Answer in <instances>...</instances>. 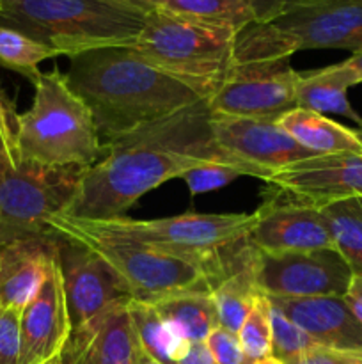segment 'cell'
Returning <instances> with one entry per match:
<instances>
[{
    "label": "cell",
    "instance_id": "1",
    "mask_svg": "<svg viewBox=\"0 0 362 364\" xmlns=\"http://www.w3.org/2000/svg\"><path fill=\"white\" fill-rule=\"evenodd\" d=\"M208 162L243 167L265 181L258 167L219 148L212 132V110L202 100L167 119L103 142V156L82 173L75 199L64 215L84 220L124 217L144 194Z\"/></svg>",
    "mask_w": 362,
    "mask_h": 364
},
{
    "label": "cell",
    "instance_id": "2",
    "mask_svg": "<svg viewBox=\"0 0 362 364\" xmlns=\"http://www.w3.org/2000/svg\"><path fill=\"white\" fill-rule=\"evenodd\" d=\"M66 80L89 107L105 142L167 119L202 102L135 46H105L70 57Z\"/></svg>",
    "mask_w": 362,
    "mask_h": 364
},
{
    "label": "cell",
    "instance_id": "3",
    "mask_svg": "<svg viewBox=\"0 0 362 364\" xmlns=\"http://www.w3.org/2000/svg\"><path fill=\"white\" fill-rule=\"evenodd\" d=\"M146 14L116 0H0V25L66 57L105 46H133Z\"/></svg>",
    "mask_w": 362,
    "mask_h": 364
},
{
    "label": "cell",
    "instance_id": "4",
    "mask_svg": "<svg viewBox=\"0 0 362 364\" xmlns=\"http://www.w3.org/2000/svg\"><path fill=\"white\" fill-rule=\"evenodd\" d=\"M32 84V107L18 117L20 159L52 167L94 166L103 156V142L91 110L71 91L66 75L39 73Z\"/></svg>",
    "mask_w": 362,
    "mask_h": 364
},
{
    "label": "cell",
    "instance_id": "5",
    "mask_svg": "<svg viewBox=\"0 0 362 364\" xmlns=\"http://www.w3.org/2000/svg\"><path fill=\"white\" fill-rule=\"evenodd\" d=\"M254 224L256 213H183L153 220L128 217L84 220L60 213L50 219V228L55 233H80L137 242L199 263L204 267L206 274L219 252L245 240Z\"/></svg>",
    "mask_w": 362,
    "mask_h": 364
},
{
    "label": "cell",
    "instance_id": "6",
    "mask_svg": "<svg viewBox=\"0 0 362 364\" xmlns=\"http://www.w3.org/2000/svg\"><path fill=\"white\" fill-rule=\"evenodd\" d=\"M291 55L270 23H251L238 32L226 84L206 100L212 114L279 119L295 109L300 73L291 66Z\"/></svg>",
    "mask_w": 362,
    "mask_h": 364
},
{
    "label": "cell",
    "instance_id": "7",
    "mask_svg": "<svg viewBox=\"0 0 362 364\" xmlns=\"http://www.w3.org/2000/svg\"><path fill=\"white\" fill-rule=\"evenodd\" d=\"M238 32L151 11L135 50L177 82L209 100L227 80Z\"/></svg>",
    "mask_w": 362,
    "mask_h": 364
},
{
    "label": "cell",
    "instance_id": "8",
    "mask_svg": "<svg viewBox=\"0 0 362 364\" xmlns=\"http://www.w3.org/2000/svg\"><path fill=\"white\" fill-rule=\"evenodd\" d=\"M82 173V167L0 159V247L18 238L55 233L50 219L67 212Z\"/></svg>",
    "mask_w": 362,
    "mask_h": 364
},
{
    "label": "cell",
    "instance_id": "9",
    "mask_svg": "<svg viewBox=\"0 0 362 364\" xmlns=\"http://www.w3.org/2000/svg\"><path fill=\"white\" fill-rule=\"evenodd\" d=\"M62 237L98 252L119 274L133 301L155 304L180 291L195 288L209 290L206 269L190 259L123 238H103L80 233H62Z\"/></svg>",
    "mask_w": 362,
    "mask_h": 364
},
{
    "label": "cell",
    "instance_id": "10",
    "mask_svg": "<svg viewBox=\"0 0 362 364\" xmlns=\"http://www.w3.org/2000/svg\"><path fill=\"white\" fill-rule=\"evenodd\" d=\"M272 25L293 53L319 48L362 52V0H286Z\"/></svg>",
    "mask_w": 362,
    "mask_h": 364
},
{
    "label": "cell",
    "instance_id": "11",
    "mask_svg": "<svg viewBox=\"0 0 362 364\" xmlns=\"http://www.w3.org/2000/svg\"><path fill=\"white\" fill-rule=\"evenodd\" d=\"M258 288L266 297H344L353 277L337 251L258 252Z\"/></svg>",
    "mask_w": 362,
    "mask_h": 364
},
{
    "label": "cell",
    "instance_id": "12",
    "mask_svg": "<svg viewBox=\"0 0 362 364\" xmlns=\"http://www.w3.org/2000/svg\"><path fill=\"white\" fill-rule=\"evenodd\" d=\"M57 262L62 276L71 329L131 301L130 290L119 274L87 245L59 235Z\"/></svg>",
    "mask_w": 362,
    "mask_h": 364
},
{
    "label": "cell",
    "instance_id": "13",
    "mask_svg": "<svg viewBox=\"0 0 362 364\" xmlns=\"http://www.w3.org/2000/svg\"><path fill=\"white\" fill-rule=\"evenodd\" d=\"M212 132L220 149L258 167L266 180L284 167L318 156L302 148L273 117L212 114Z\"/></svg>",
    "mask_w": 362,
    "mask_h": 364
},
{
    "label": "cell",
    "instance_id": "14",
    "mask_svg": "<svg viewBox=\"0 0 362 364\" xmlns=\"http://www.w3.org/2000/svg\"><path fill=\"white\" fill-rule=\"evenodd\" d=\"M256 224L247 240L266 255L336 251L319 206L277 196L256 210Z\"/></svg>",
    "mask_w": 362,
    "mask_h": 364
},
{
    "label": "cell",
    "instance_id": "15",
    "mask_svg": "<svg viewBox=\"0 0 362 364\" xmlns=\"http://www.w3.org/2000/svg\"><path fill=\"white\" fill-rule=\"evenodd\" d=\"M265 183L286 198L314 206L362 196V153L311 156L277 171Z\"/></svg>",
    "mask_w": 362,
    "mask_h": 364
},
{
    "label": "cell",
    "instance_id": "16",
    "mask_svg": "<svg viewBox=\"0 0 362 364\" xmlns=\"http://www.w3.org/2000/svg\"><path fill=\"white\" fill-rule=\"evenodd\" d=\"M70 333L62 276L55 262L39 294L21 309L20 364H41L60 355Z\"/></svg>",
    "mask_w": 362,
    "mask_h": 364
},
{
    "label": "cell",
    "instance_id": "17",
    "mask_svg": "<svg viewBox=\"0 0 362 364\" xmlns=\"http://www.w3.org/2000/svg\"><path fill=\"white\" fill-rule=\"evenodd\" d=\"M59 233L18 238L0 247V309H23L57 262Z\"/></svg>",
    "mask_w": 362,
    "mask_h": 364
},
{
    "label": "cell",
    "instance_id": "18",
    "mask_svg": "<svg viewBox=\"0 0 362 364\" xmlns=\"http://www.w3.org/2000/svg\"><path fill=\"white\" fill-rule=\"evenodd\" d=\"M126 306H116L91 322L73 327L60 352L62 364L137 363L141 345Z\"/></svg>",
    "mask_w": 362,
    "mask_h": 364
},
{
    "label": "cell",
    "instance_id": "19",
    "mask_svg": "<svg viewBox=\"0 0 362 364\" xmlns=\"http://www.w3.org/2000/svg\"><path fill=\"white\" fill-rule=\"evenodd\" d=\"M268 301L295 326L300 327L316 345L362 352V322L355 316L344 297H268Z\"/></svg>",
    "mask_w": 362,
    "mask_h": 364
},
{
    "label": "cell",
    "instance_id": "20",
    "mask_svg": "<svg viewBox=\"0 0 362 364\" xmlns=\"http://www.w3.org/2000/svg\"><path fill=\"white\" fill-rule=\"evenodd\" d=\"M284 132L314 155L362 153V130H351L323 114L305 109L287 110L277 119Z\"/></svg>",
    "mask_w": 362,
    "mask_h": 364
},
{
    "label": "cell",
    "instance_id": "21",
    "mask_svg": "<svg viewBox=\"0 0 362 364\" xmlns=\"http://www.w3.org/2000/svg\"><path fill=\"white\" fill-rule=\"evenodd\" d=\"M353 85V78L343 63L319 68L309 73H300L295 89L297 107L323 116L336 114V116L348 117L362 130V117L355 112L348 100V89Z\"/></svg>",
    "mask_w": 362,
    "mask_h": 364
},
{
    "label": "cell",
    "instance_id": "22",
    "mask_svg": "<svg viewBox=\"0 0 362 364\" xmlns=\"http://www.w3.org/2000/svg\"><path fill=\"white\" fill-rule=\"evenodd\" d=\"M167 326L183 340L206 341L220 327L219 313L212 294L206 288L180 291L153 304Z\"/></svg>",
    "mask_w": 362,
    "mask_h": 364
},
{
    "label": "cell",
    "instance_id": "23",
    "mask_svg": "<svg viewBox=\"0 0 362 364\" xmlns=\"http://www.w3.org/2000/svg\"><path fill=\"white\" fill-rule=\"evenodd\" d=\"M146 4L149 13L158 11L181 20L236 32L256 23L254 14L245 0H146Z\"/></svg>",
    "mask_w": 362,
    "mask_h": 364
},
{
    "label": "cell",
    "instance_id": "24",
    "mask_svg": "<svg viewBox=\"0 0 362 364\" xmlns=\"http://www.w3.org/2000/svg\"><path fill=\"white\" fill-rule=\"evenodd\" d=\"M126 308L142 350L160 364L180 363L187 354L190 341L174 333L153 304L131 299Z\"/></svg>",
    "mask_w": 362,
    "mask_h": 364
},
{
    "label": "cell",
    "instance_id": "25",
    "mask_svg": "<svg viewBox=\"0 0 362 364\" xmlns=\"http://www.w3.org/2000/svg\"><path fill=\"white\" fill-rule=\"evenodd\" d=\"M336 251L353 276H362V196L319 206Z\"/></svg>",
    "mask_w": 362,
    "mask_h": 364
},
{
    "label": "cell",
    "instance_id": "26",
    "mask_svg": "<svg viewBox=\"0 0 362 364\" xmlns=\"http://www.w3.org/2000/svg\"><path fill=\"white\" fill-rule=\"evenodd\" d=\"M53 57H59V53L50 46L28 38L16 28L0 25V66L18 71L34 82L41 73L38 70L39 64Z\"/></svg>",
    "mask_w": 362,
    "mask_h": 364
},
{
    "label": "cell",
    "instance_id": "27",
    "mask_svg": "<svg viewBox=\"0 0 362 364\" xmlns=\"http://www.w3.org/2000/svg\"><path fill=\"white\" fill-rule=\"evenodd\" d=\"M272 304L265 294H259L254 306L245 316L240 331H238V341L245 354L254 361L265 359L272 355Z\"/></svg>",
    "mask_w": 362,
    "mask_h": 364
},
{
    "label": "cell",
    "instance_id": "28",
    "mask_svg": "<svg viewBox=\"0 0 362 364\" xmlns=\"http://www.w3.org/2000/svg\"><path fill=\"white\" fill-rule=\"evenodd\" d=\"M270 320H272V355L280 363H291L316 345L300 327L295 326L273 306Z\"/></svg>",
    "mask_w": 362,
    "mask_h": 364
},
{
    "label": "cell",
    "instance_id": "29",
    "mask_svg": "<svg viewBox=\"0 0 362 364\" xmlns=\"http://www.w3.org/2000/svg\"><path fill=\"white\" fill-rule=\"evenodd\" d=\"M240 176H251V173L243 167L233 166V164L208 162L185 173L181 180L187 183L192 196H199L226 187L227 183Z\"/></svg>",
    "mask_w": 362,
    "mask_h": 364
},
{
    "label": "cell",
    "instance_id": "30",
    "mask_svg": "<svg viewBox=\"0 0 362 364\" xmlns=\"http://www.w3.org/2000/svg\"><path fill=\"white\" fill-rule=\"evenodd\" d=\"M18 117L20 114L14 109L13 102L0 87V159L7 162H20L18 149Z\"/></svg>",
    "mask_w": 362,
    "mask_h": 364
},
{
    "label": "cell",
    "instance_id": "31",
    "mask_svg": "<svg viewBox=\"0 0 362 364\" xmlns=\"http://www.w3.org/2000/svg\"><path fill=\"white\" fill-rule=\"evenodd\" d=\"M20 309H0V364H20Z\"/></svg>",
    "mask_w": 362,
    "mask_h": 364
},
{
    "label": "cell",
    "instance_id": "32",
    "mask_svg": "<svg viewBox=\"0 0 362 364\" xmlns=\"http://www.w3.org/2000/svg\"><path fill=\"white\" fill-rule=\"evenodd\" d=\"M206 345L212 350L216 364H254V359L248 358L245 350L241 348L238 336L234 333H229L224 327L213 331L206 340Z\"/></svg>",
    "mask_w": 362,
    "mask_h": 364
},
{
    "label": "cell",
    "instance_id": "33",
    "mask_svg": "<svg viewBox=\"0 0 362 364\" xmlns=\"http://www.w3.org/2000/svg\"><path fill=\"white\" fill-rule=\"evenodd\" d=\"M287 364H362V352L314 345Z\"/></svg>",
    "mask_w": 362,
    "mask_h": 364
},
{
    "label": "cell",
    "instance_id": "34",
    "mask_svg": "<svg viewBox=\"0 0 362 364\" xmlns=\"http://www.w3.org/2000/svg\"><path fill=\"white\" fill-rule=\"evenodd\" d=\"M254 14L256 23H272L283 14L286 0H245Z\"/></svg>",
    "mask_w": 362,
    "mask_h": 364
},
{
    "label": "cell",
    "instance_id": "35",
    "mask_svg": "<svg viewBox=\"0 0 362 364\" xmlns=\"http://www.w3.org/2000/svg\"><path fill=\"white\" fill-rule=\"evenodd\" d=\"M177 364H216L206 341H194Z\"/></svg>",
    "mask_w": 362,
    "mask_h": 364
},
{
    "label": "cell",
    "instance_id": "36",
    "mask_svg": "<svg viewBox=\"0 0 362 364\" xmlns=\"http://www.w3.org/2000/svg\"><path fill=\"white\" fill-rule=\"evenodd\" d=\"M346 302L350 304L351 311L355 313L358 320L362 322V276H353L348 287L346 295H344Z\"/></svg>",
    "mask_w": 362,
    "mask_h": 364
},
{
    "label": "cell",
    "instance_id": "37",
    "mask_svg": "<svg viewBox=\"0 0 362 364\" xmlns=\"http://www.w3.org/2000/svg\"><path fill=\"white\" fill-rule=\"evenodd\" d=\"M344 68L350 71L351 78H353L355 85L362 84V52L361 53H351L346 60H343Z\"/></svg>",
    "mask_w": 362,
    "mask_h": 364
},
{
    "label": "cell",
    "instance_id": "38",
    "mask_svg": "<svg viewBox=\"0 0 362 364\" xmlns=\"http://www.w3.org/2000/svg\"><path fill=\"white\" fill-rule=\"evenodd\" d=\"M116 2L126 4V6L137 7V9H142V11H144V13H149V11H148V4H146V0H116Z\"/></svg>",
    "mask_w": 362,
    "mask_h": 364
},
{
    "label": "cell",
    "instance_id": "39",
    "mask_svg": "<svg viewBox=\"0 0 362 364\" xmlns=\"http://www.w3.org/2000/svg\"><path fill=\"white\" fill-rule=\"evenodd\" d=\"M135 364H160V363L155 361V359H153L151 355H148L141 348V350H138V355H137V363H135Z\"/></svg>",
    "mask_w": 362,
    "mask_h": 364
},
{
    "label": "cell",
    "instance_id": "40",
    "mask_svg": "<svg viewBox=\"0 0 362 364\" xmlns=\"http://www.w3.org/2000/svg\"><path fill=\"white\" fill-rule=\"evenodd\" d=\"M254 364H284V363H280L279 359H275V358H273V355H270V358L259 359V361H256Z\"/></svg>",
    "mask_w": 362,
    "mask_h": 364
},
{
    "label": "cell",
    "instance_id": "41",
    "mask_svg": "<svg viewBox=\"0 0 362 364\" xmlns=\"http://www.w3.org/2000/svg\"><path fill=\"white\" fill-rule=\"evenodd\" d=\"M41 364H62V359H60V355H55V358L48 359V361H45Z\"/></svg>",
    "mask_w": 362,
    "mask_h": 364
}]
</instances>
